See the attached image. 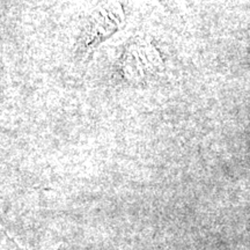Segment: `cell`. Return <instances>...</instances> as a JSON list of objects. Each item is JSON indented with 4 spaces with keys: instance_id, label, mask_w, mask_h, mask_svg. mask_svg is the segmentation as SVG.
Listing matches in <instances>:
<instances>
[{
    "instance_id": "cell-1",
    "label": "cell",
    "mask_w": 250,
    "mask_h": 250,
    "mask_svg": "<svg viewBox=\"0 0 250 250\" xmlns=\"http://www.w3.org/2000/svg\"><path fill=\"white\" fill-rule=\"evenodd\" d=\"M126 7L122 4L121 0H103L101 4L93 11L86 26L78 40L79 54H92L96 46H99L103 41L108 40L114 33H116L124 27L126 22Z\"/></svg>"
},
{
    "instance_id": "cell-2",
    "label": "cell",
    "mask_w": 250,
    "mask_h": 250,
    "mask_svg": "<svg viewBox=\"0 0 250 250\" xmlns=\"http://www.w3.org/2000/svg\"><path fill=\"white\" fill-rule=\"evenodd\" d=\"M6 242H7V250H27V249L20 248V247L17 245V242L13 241L12 239H9L8 236H7V241Z\"/></svg>"
}]
</instances>
